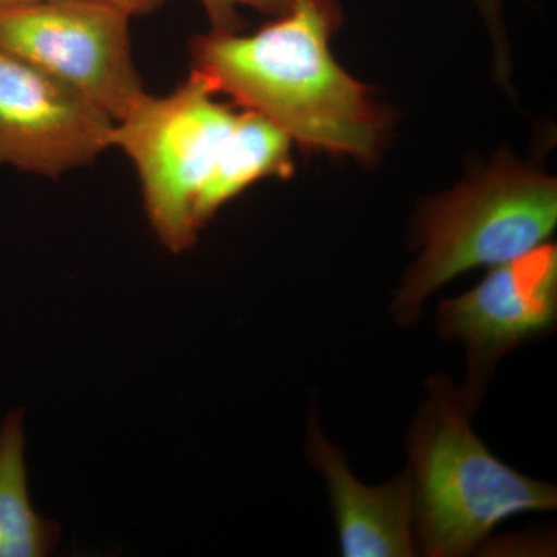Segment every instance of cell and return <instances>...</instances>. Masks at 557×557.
Instances as JSON below:
<instances>
[{"instance_id":"obj_13","label":"cell","mask_w":557,"mask_h":557,"mask_svg":"<svg viewBox=\"0 0 557 557\" xmlns=\"http://www.w3.org/2000/svg\"><path fill=\"white\" fill-rule=\"evenodd\" d=\"M32 2H39V0H0V10ZM102 2L119 7V9L126 11L131 16H139V14H149L159 10L163 5L164 0H102Z\"/></svg>"},{"instance_id":"obj_11","label":"cell","mask_w":557,"mask_h":557,"mask_svg":"<svg viewBox=\"0 0 557 557\" xmlns=\"http://www.w3.org/2000/svg\"><path fill=\"white\" fill-rule=\"evenodd\" d=\"M295 0H200L207 11L211 32L237 33L242 30L239 7H249L260 13L284 14Z\"/></svg>"},{"instance_id":"obj_5","label":"cell","mask_w":557,"mask_h":557,"mask_svg":"<svg viewBox=\"0 0 557 557\" xmlns=\"http://www.w3.org/2000/svg\"><path fill=\"white\" fill-rule=\"evenodd\" d=\"M131 14L102 0H39L0 10V47L49 73L113 121L146 94L132 60Z\"/></svg>"},{"instance_id":"obj_6","label":"cell","mask_w":557,"mask_h":557,"mask_svg":"<svg viewBox=\"0 0 557 557\" xmlns=\"http://www.w3.org/2000/svg\"><path fill=\"white\" fill-rule=\"evenodd\" d=\"M113 129L104 110L0 47V164L60 177L113 148Z\"/></svg>"},{"instance_id":"obj_8","label":"cell","mask_w":557,"mask_h":557,"mask_svg":"<svg viewBox=\"0 0 557 557\" xmlns=\"http://www.w3.org/2000/svg\"><path fill=\"white\" fill-rule=\"evenodd\" d=\"M309 456L327 483L343 556L416 555V507L409 469L386 485H362L348 469L344 454L330 445L317 423L310 429Z\"/></svg>"},{"instance_id":"obj_12","label":"cell","mask_w":557,"mask_h":557,"mask_svg":"<svg viewBox=\"0 0 557 557\" xmlns=\"http://www.w3.org/2000/svg\"><path fill=\"white\" fill-rule=\"evenodd\" d=\"M480 13L485 17L487 27L493 35L494 47H496L497 69L500 76L507 78V50H505L504 24H502V0H475Z\"/></svg>"},{"instance_id":"obj_3","label":"cell","mask_w":557,"mask_h":557,"mask_svg":"<svg viewBox=\"0 0 557 557\" xmlns=\"http://www.w3.org/2000/svg\"><path fill=\"white\" fill-rule=\"evenodd\" d=\"M556 223V178L500 153L421 212L420 258L406 274L395 314L416 321L424 299L446 282L533 251L547 244Z\"/></svg>"},{"instance_id":"obj_7","label":"cell","mask_w":557,"mask_h":557,"mask_svg":"<svg viewBox=\"0 0 557 557\" xmlns=\"http://www.w3.org/2000/svg\"><path fill=\"white\" fill-rule=\"evenodd\" d=\"M556 317L557 249L548 242L493 267L474 288L440 306V335L468 351V383L461 395L471 412L498 359L552 329Z\"/></svg>"},{"instance_id":"obj_1","label":"cell","mask_w":557,"mask_h":557,"mask_svg":"<svg viewBox=\"0 0 557 557\" xmlns=\"http://www.w3.org/2000/svg\"><path fill=\"white\" fill-rule=\"evenodd\" d=\"M338 0H295L251 35L214 33L190 42L193 70L215 95L277 124L300 148L369 163L388 115L330 51Z\"/></svg>"},{"instance_id":"obj_4","label":"cell","mask_w":557,"mask_h":557,"mask_svg":"<svg viewBox=\"0 0 557 557\" xmlns=\"http://www.w3.org/2000/svg\"><path fill=\"white\" fill-rule=\"evenodd\" d=\"M215 97L190 72L164 97L143 95L113 129V146L137 170L150 226L172 252L197 240L194 203L236 121V110Z\"/></svg>"},{"instance_id":"obj_9","label":"cell","mask_w":557,"mask_h":557,"mask_svg":"<svg viewBox=\"0 0 557 557\" xmlns=\"http://www.w3.org/2000/svg\"><path fill=\"white\" fill-rule=\"evenodd\" d=\"M292 146L287 132L273 121L252 110L237 112L218 163L194 203L196 230L203 228L223 205L260 180L292 177Z\"/></svg>"},{"instance_id":"obj_10","label":"cell","mask_w":557,"mask_h":557,"mask_svg":"<svg viewBox=\"0 0 557 557\" xmlns=\"http://www.w3.org/2000/svg\"><path fill=\"white\" fill-rule=\"evenodd\" d=\"M22 418L13 410L0 428V557L49 556L60 541V525L32 507Z\"/></svg>"},{"instance_id":"obj_2","label":"cell","mask_w":557,"mask_h":557,"mask_svg":"<svg viewBox=\"0 0 557 557\" xmlns=\"http://www.w3.org/2000/svg\"><path fill=\"white\" fill-rule=\"evenodd\" d=\"M471 413L448 379L429 381L409 449L413 523L428 556L469 555L504 520L557 505L555 486L519 474L491 454L472 432Z\"/></svg>"}]
</instances>
